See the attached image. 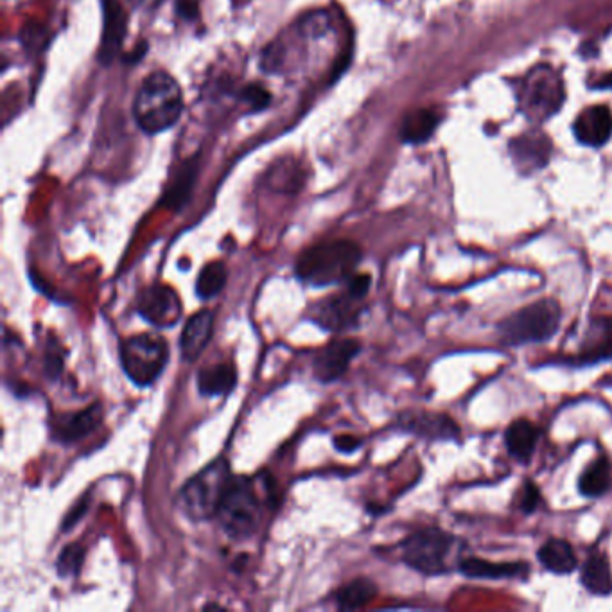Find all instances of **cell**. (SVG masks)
Segmentation results:
<instances>
[{"instance_id": "f1b7e54d", "label": "cell", "mask_w": 612, "mask_h": 612, "mask_svg": "<svg viewBox=\"0 0 612 612\" xmlns=\"http://www.w3.org/2000/svg\"><path fill=\"white\" fill-rule=\"evenodd\" d=\"M83 560H85V548L78 543L69 544V546L60 553L58 562H56L58 575L63 578L76 577L79 573V569L83 566Z\"/></svg>"}, {"instance_id": "6da1fadb", "label": "cell", "mask_w": 612, "mask_h": 612, "mask_svg": "<svg viewBox=\"0 0 612 612\" xmlns=\"http://www.w3.org/2000/svg\"><path fill=\"white\" fill-rule=\"evenodd\" d=\"M184 112V94L171 74L155 70L140 83L133 103V117L140 130L148 135L173 128Z\"/></svg>"}, {"instance_id": "5b68a950", "label": "cell", "mask_w": 612, "mask_h": 612, "mask_svg": "<svg viewBox=\"0 0 612 612\" xmlns=\"http://www.w3.org/2000/svg\"><path fill=\"white\" fill-rule=\"evenodd\" d=\"M458 539L437 526L420 528L408 535L401 544V559L408 568L426 577L446 575L453 566L449 564L456 551Z\"/></svg>"}, {"instance_id": "4fadbf2b", "label": "cell", "mask_w": 612, "mask_h": 612, "mask_svg": "<svg viewBox=\"0 0 612 612\" xmlns=\"http://www.w3.org/2000/svg\"><path fill=\"white\" fill-rule=\"evenodd\" d=\"M128 31V13L121 0H103V33L97 60L101 65H110L121 47Z\"/></svg>"}, {"instance_id": "d6986e66", "label": "cell", "mask_w": 612, "mask_h": 612, "mask_svg": "<svg viewBox=\"0 0 612 612\" xmlns=\"http://www.w3.org/2000/svg\"><path fill=\"white\" fill-rule=\"evenodd\" d=\"M214 333V313L210 309H202L194 313L185 324L180 336V350L185 361H196L207 349Z\"/></svg>"}, {"instance_id": "ffe728a7", "label": "cell", "mask_w": 612, "mask_h": 612, "mask_svg": "<svg viewBox=\"0 0 612 612\" xmlns=\"http://www.w3.org/2000/svg\"><path fill=\"white\" fill-rule=\"evenodd\" d=\"M510 153L517 167L534 171L548 164L551 155L550 140L541 133H526L510 142Z\"/></svg>"}, {"instance_id": "e0dca14e", "label": "cell", "mask_w": 612, "mask_h": 612, "mask_svg": "<svg viewBox=\"0 0 612 612\" xmlns=\"http://www.w3.org/2000/svg\"><path fill=\"white\" fill-rule=\"evenodd\" d=\"M456 569L460 575L473 580H505V578H525L530 573L528 562H492V560L465 557L458 560Z\"/></svg>"}, {"instance_id": "5bb4252c", "label": "cell", "mask_w": 612, "mask_h": 612, "mask_svg": "<svg viewBox=\"0 0 612 612\" xmlns=\"http://www.w3.org/2000/svg\"><path fill=\"white\" fill-rule=\"evenodd\" d=\"M361 352V343L354 338H343L334 340L325 347L315 361V376L322 383H333L340 379L347 370L350 363Z\"/></svg>"}, {"instance_id": "484cf974", "label": "cell", "mask_w": 612, "mask_h": 612, "mask_svg": "<svg viewBox=\"0 0 612 612\" xmlns=\"http://www.w3.org/2000/svg\"><path fill=\"white\" fill-rule=\"evenodd\" d=\"M376 596V582L370 578L361 577L338 589V593L334 595V602L340 611H356L370 604Z\"/></svg>"}, {"instance_id": "52a82bcc", "label": "cell", "mask_w": 612, "mask_h": 612, "mask_svg": "<svg viewBox=\"0 0 612 612\" xmlns=\"http://www.w3.org/2000/svg\"><path fill=\"white\" fill-rule=\"evenodd\" d=\"M121 365L133 385L151 386L169 361V345L155 334H137L121 343Z\"/></svg>"}, {"instance_id": "7a4b0ae2", "label": "cell", "mask_w": 612, "mask_h": 612, "mask_svg": "<svg viewBox=\"0 0 612 612\" xmlns=\"http://www.w3.org/2000/svg\"><path fill=\"white\" fill-rule=\"evenodd\" d=\"M361 248L354 241L340 239L311 246L298 257L295 273L298 280L313 288L341 284L356 273L361 263Z\"/></svg>"}, {"instance_id": "ac0fdd59", "label": "cell", "mask_w": 612, "mask_h": 612, "mask_svg": "<svg viewBox=\"0 0 612 612\" xmlns=\"http://www.w3.org/2000/svg\"><path fill=\"white\" fill-rule=\"evenodd\" d=\"M578 142L600 148L612 137V114L607 106H591L578 114L573 124Z\"/></svg>"}, {"instance_id": "8992f818", "label": "cell", "mask_w": 612, "mask_h": 612, "mask_svg": "<svg viewBox=\"0 0 612 612\" xmlns=\"http://www.w3.org/2000/svg\"><path fill=\"white\" fill-rule=\"evenodd\" d=\"M230 478V465L225 458H218L216 462L207 465L202 473L187 481L178 494V505L184 510L185 516L194 521H207L216 517Z\"/></svg>"}, {"instance_id": "7402d4cb", "label": "cell", "mask_w": 612, "mask_h": 612, "mask_svg": "<svg viewBox=\"0 0 612 612\" xmlns=\"http://www.w3.org/2000/svg\"><path fill=\"white\" fill-rule=\"evenodd\" d=\"M537 559L553 575H571L578 568L577 553L566 539L551 537L537 551Z\"/></svg>"}, {"instance_id": "f546056e", "label": "cell", "mask_w": 612, "mask_h": 612, "mask_svg": "<svg viewBox=\"0 0 612 612\" xmlns=\"http://www.w3.org/2000/svg\"><path fill=\"white\" fill-rule=\"evenodd\" d=\"M239 99L250 106L252 112H263L272 103V94L259 83H248L241 88Z\"/></svg>"}, {"instance_id": "1f68e13d", "label": "cell", "mask_w": 612, "mask_h": 612, "mask_svg": "<svg viewBox=\"0 0 612 612\" xmlns=\"http://www.w3.org/2000/svg\"><path fill=\"white\" fill-rule=\"evenodd\" d=\"M63 372V354L58 349L47 350L45 354V374L49 379H58Z\"/></svg>"}, {"instance_id": "2e32d148", "label": "cell", "mask_w": 612, "mask_h": 612, "mask_svg": "<svg viewBox=\"0 0 612 612\" xmlns=\"http://www.w3.org/2000/svg\"><path fill=\"white\" fill-rule=\"evenodd\" d=\"M612 358V318H596L587 329L575 365L587 367Z\"/></svg>"}, {"instance_id": "277c9868", "label": "cell", "mask_w": 612, "mask_h": 612, "mask_svg": "<svg viewBox=\"0 0 612 612\" xmlns=\"http://www.w3.org/2000/svg\"><path fill=\"white\" fill-rule=\"evenodd\" d=\"M221 530L234 541H245L257 532L261 521V499L252 480L232 476L216 512Z\"/></svg>"}, {"instance_id": "603a6c76", "label": "cell", "mask_w": 612, "mask_h": 612, "mask_svg": "<svg viewBox=\"0 0 612 612\" xmlns=\"http://www.w3.org/2000/svg\"><path fill=\"white\" fill-rule=\"evenodd\" d=\"M580 582L591 595L607 596L612 593V569L604 551L593 550L582 564Z\"/></svg>"}, {"instance_id": "3957f363", "label": "cell", "mask_w": 612, "mask_h": 612, "mask_svg": "<svg viewBox=\"0 0 612 612\" xmlns=\"http://www.w3.org/2000/svg\"><path fill=\"white\" fill-rule=\"evenodd\" d=\"M560 322L562 307L559 300L541 298L503 318L498 324L499 340L508 347L544 343L559 333Z\"/></svg>"}, {"instance_id": "9c48e42d", "label": "cell", "mask_w": 612, "mask_h": 612, "mask_svg": "<svg viewBox=\"0 0 612 612\" xmlns=\"http://www.w3.org/2000/svg\"><path fill=\"white\" fill-rule=\"evenodd\" d=\"M361 300L356 293H352L349 288L343 293L325 298L318 302L311 311V320L316 325H320L325 331L331 333H341L350 327H356L361 315Z\"/></svg>"}, {"instance_id": "4316f807", "label": "cell", "mask_w": 612, "mask_h": 612, "mask_svg": "<svg viewBox=\"0 0 612 612\" xmlns=\"http://www.w3.org/2000/svg\"><path fill=\"white\" fill-rule=\"evenodd\" d=\"M438 126V115L428 108L413 110L404 117L401 126V139L406 144H422L435 133Z\"/></svg>"}, {"instance_id": "74e56055", "label": "cell", "mask_w": 612, "mask_h": 612, "mask_svg": "<svg viewBox=\"0 0 612 612\" xmlns=\"http://www.w3.org/2000/svg\"><path fill=\"white\" fill-rule=\"evenodd\" d=\"M596 87L612 88V74H607L605 78L600 79V81L596 83Z\"/></svg>"}, {"instance_id": "d6a6232c", "label": "cell", "mask_w": 612, "mask_h": 612, "mask_svg": "<svg viewBox=\"0 0 612 612\" xmlns=\"http://www.w3.org/2000/svg\"><path fill=\"white\" fill-rule=\"evenodd\" d=\"M176 13L185 20H196L200 15L198 0H176Z\"/></svg>"}, {"instance_id": "e575fe53", "label": "cell", "mask_w": 612, "mask_h": 612, "mask_svg": "<svg viewBox=\"0 0 612 612\" xmlns=\"http://www.w3.org/2000/svg\"><path fill=\"white\" fill-rule=\"evenodd\" d=\"M359 446H361V440L354 437H338L334 440V447L341 451V453H345V455L356 451Z\"/></svg>"}, {"instance_id": "cb8c5ba5", "label": "cell", "mask_w": 612, "mask_h": 612, "mask_svg": "<svg viewBox=\"0 0 612 612\" xmlns=\"http://www.w3.org/2000/svg\"><path fill=\"white\" fill-rule=\"evenodd\" d=\"M236 385V368L227 363H219L198 372V390L203 397H225L234 392Z\"/></svg>"}, {"instance_id": "8d00e7d4", "label": "cell", "mask_w": 612, "mask_h": 612, "mask_svg": "<svg viewBox=\"0 0 612 612\" xmlns=\"http://www.w3.org/2000/svg\"><path fill=\"white\" fill-rule=\"evenodd\" d=\"M130 6L137 11H153L160 6V0H130Z\"/></svg>"}, {"instance_id": "4dcf8cb0", "label": "cell", "mask_w": 612, "mask_h": 612, "mask_svg": "<svg viewBox=\"0 0 612 612\" xmlns=\"http://www.w3.org/2000/svg\"><path fill=\"white\" fill-rule=\"evenodd\" d=\"M519 510L523 512V514H534L537 508L541 507V503H543V494H541V489L535 485L534 481L526 480L523 483V489L519 492Z\"/></svg>"}, {"instance_id": "d590c367", "label": "cell", "mask_w": 612, "mask_h": 612, "mask_svg": "<svg viewBox=\"0 0 612 612\" xmlns=\"http://www.w3.org/2000/svg\"><path fill=\"white\" fill-rule=\"evenodd\" d=\"M148 53V42H140L132 53L124 54V62L126 63H137L146 56Z\"/></svg>"}, {"instance_id": "836d02e7", "label": "cell", "mask_w": 612, "mask_h": 612, "mask_svg": "<svg viewBox=\"0 0 612 612\" xmlns=\"http://www.w3.org/2000/svg\"><path fill=\"white\" fill-rule=\"evenodd\" d=\"M87 508H88V499H81L78 505H76V507L70 510V514L69 516H67V519L63 521V530L67 532V530H70L72 526L76 525L79 519H81V517L87 514Z\"/></svg>"}, {"instance_id": "9a60e30c", "label": "cell", "mask_w": 612, "mask_h": 612, "mask_svg": "<svg viewBox=\"0 0 612 612\" xmlns=\"http://www.w3.org/2000/svg\"><path fill=\"white\" fill-rule=\"evenodd\" d=\"M198 173H200V153L185 158L184 162L176 167L164 191V196L160 200V205L169 210H175V212L184 209L193 196Z\"/></svg>"}, {"instance_id": "44dd1931", "label": "cell", "mask_w": 612, "mask_h": 612, "mask_svg": "<svg viewBox=\"0 0 612 612\" xmlns=\"http://www.w3.org/2000/svg\"><path fill=\"white\" fill-rule=\"evenodd\" d=\"M541 438V429L528 419H517L505 431L508 455L521 464H528L534 456Z\"/></svg>"}, {"instance_id": "d4e9b609", "label": "cell", "mask_w": 612, "mask_h": 612, "mask_svg": "<svg viewBox=\"0 0 612 612\" xmlns=\"http://www.w3.org/2000/svg\"><path fill=\"white\" fill-rule=\"evenodd\" d=\"M611 464L605 456L595 458L578 478V492L584 498H602L611 489Z\"/></svg>"}, {"instance_id": "30bf717a", "label": "cell", "mask_w": 612, "mask_h": 612, "mask_svg": "<svg viewBox=\"0 0 612 612\" xmlns=\"http://www.w3.org/2000/svg\"><path fill=\"white\" fill-rule=\"evenodd\" d=\"M139 315L155 327H173L182 318V302L173 288L166 284H151L137 298Z\"/></svg>"}, {"instance_id": "ba28073f", "label": "cell", "mask_w": 612, "mask_h": 612, "mask_svg": "<svg viewBox=\"0 0 612 612\" xmlns=\"http://www.w3.org/2000/svg\"><path fill=\"white\" fill-rule=\"evenodd\" d=\"M564 97L566 92L559 72L548 65H541L526 74L519 92V103L530 121L544 123L559 112Z\"/></svg>"}, {"instance_id": "83f0119b", "label": "cell", "mask_w": 612, "mask_h": 612, "mask_svg": "<svg viewBox=\"0 0 612 612\" xmlns=\"http://www.w3.org/2000/svg\"><path fill=\"white\" fill-rule=\"evenodd\" d=\"M228 270L223 263H210L203 268L196 280V295L202 300L218 297L227 286Z\"/></svg>"}, {"instance_id": "8fae6325", "label": "cell", "mask_w": 612, "mask_h": 612, "mask_svg": "<svg viewBox=\"0 0 612 612\" xmlns=\"http://www.w3.org/2000/svg\"><path fill=\"white\" fill-rule=\"evenodd\" d=\"M397 428L415 437L438 440V442L462 438V429L458 426V422L447 413H438V411H406L397 420Z\"/></svg>"}, {"instance_id": "7c38bea8", "label": "cell", "mask_w": 612, "mask_h": 612, "mask_svg": "<svg viewBox=\"0 0 612 612\" xmlns=\"http://www.w3.org/2000/svg\"><path fill=\"white\" fill-rule=\"evenodd\" d=\"M103 404L94 403L85 410L60 413L51 420V435L60 444L79 442L96 431L103 422Z\"/></svg>"}]
</instances>
